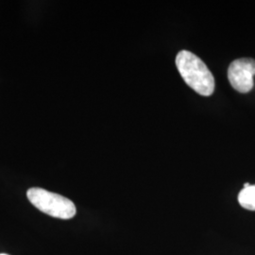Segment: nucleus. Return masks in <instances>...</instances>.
<instances>
[{
	"label": "nucleus",
	"mask_w": 255,
	"mask_h": 255,
	"mask_svg": "<svg viewBox=\"0 0 255 255\" xmlns=\"http://www.w3.org/2000/svg\"><path fill=\"white\" fill-rule=\"evenodd\" d=\"M176 65L183 81L199 95L209 97L215 91V79L200 57L187 50L180 51Z\"/></svg>",
	"instance_id": "obj_1"
},
{
	"label": "nucleus",
	"mask_w": 255,
	"mask_h": 255,
	"mask_svg": "<svg viewBox=\"0 0 255 255\" xmlns=\"http://www.w3.org/2000/svg\"><path fill=\"white\" fill-rule=\"evenodd\" d=\"M27 197L37 209L52 218L70 219L77 213L76 206L70 200L43 188H30L27 190Z\"/></svg>",
	"instance_id": "obj_2"
},
{
	"label": "nucleus",
	"mask_w": 255,
	"mask_h": 255,
	"mask_svg": "<svg viewBox=\"0 0 255 255\" xmlns=\"http://www.w3.org/2000/svg\"><path fill=\"white\" fill-rule=\"evenodd\" d=\"M255 76V60L254 59H237L229 66V82L233 88L239 93L246 94L254 88Z\"/></svg>",
	"instance_id": "obj_3"
},
{
	"label": "nucleus",
	"mask_w": 255,
	"mask_h": 255,
	"mask_svg": "<svg viewBox=\"0 0 255 255\" xmlns=\"http://www.w3.org/2000/svg\"><path fill=\"white\" fill-rule=\"evenodd\" d=\"M238 202L243 208L255 211V185L243 187L238 195Z\"/></svg>",
	"instance_id": "obj_4"
},
{
	"label": "nucleus",
	"mask_w": 255,
	"mask_h": 255,
	"mask_svg": "<svg viewBox=\"0 0 255 255\" xmlns=\"http://www.w3.org/2000/svg\"></svg>",
	"instance_id": "obj_5"
}]
</instances>
